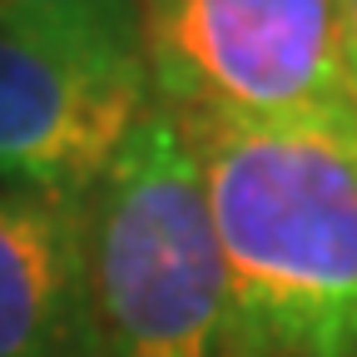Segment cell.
<instances>
[{"label":"cell","instance_id":"1","mask_svg":"<svg viewBox=\"0 0 357 357\" xmlns=\"http://www.w3.org/2000/svg\"><path fill=\"white\" fill-rule=\"evenodd\" d=\"M178 124L258 357H357V124Z\"/></svg>","mask_w":357,"mask_h":357},{"label":"cell","instance_id":"2","mask_svg":"<svg viewBox=\"0 0 357 357\" xmlns=\"http://www.w3.org/2000/svg\"><path fill=\"white\" fill-rule=\"evenodd\" d=\"M89 278L105 357H258L184 124L159 105L89 189Z\"/></svg>","mask_w":357,"mask_h":357},{"label":"cell","instance_id":"3","mask_svg":"<svg viewBox=\"0 0 357 357\" xmlns=\"http://www.w3.org/2000/svg\"><path fill=\"white\" fill-rule=\"evenodd\" d=\"M139 40L178 119L357 124L342 0H139Z\"/></svg>","mask_w":357,"mask_h":357},{"label":"cell","instance_id":"4","mask_svg":"<svg viewBox=\"0 0 357 357\" xmlns=\"http://www.w3.org/2000/svg\"><path fill=\"white\" fill-rule=\"evenodd\" d=\"M149 105L144 75L100 70L0 25V184L89 194Z\"/></svg>","mask_w":357,"mask_h":357},{"label":"cell","instance_id":"5","mask_svg":"<svg viewBox=\"0 0 357 357\" xmlns=\"http://www.w3.org/2000/svg\"><path fill=\"white\" fill-rule=\"evenodd\" d=\"M0 357H105L89 194L0 184Z\"/></svg>","mask_w":357,"mask_h":357},{"label":"cell","instance_id":"6","mask_svg":"<svg viewBox=\"0 0 357 357\" xmlns=\"http://www.w3.org/2000/svg\"><path fill=\"white\" fill-rule=\"evenodd\" d=\"M0 25L100 70L144 75L139 0H0Z\"/></svg>","mask_w":357,"mask_h":357},{"label":"cell","instance_id":"7","mask_svg":"<svg viewBox=\"0 0 357 357\" xmlns=\"http://www.w3.org/2000/svg\"><path fill=\"white\" fill-rule=\"evenodd\" d=\"M342 55H347V79L357 89V0H342Z\"/></svg>","mask_w":357,"mask_h":357}]
</instances>
